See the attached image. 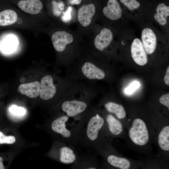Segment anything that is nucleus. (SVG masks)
Listing matches in <instances>:
<instances>
[{"instance_id": "7ed1b4c3", "label": "nucleus", "mask_w": 169, "mask_h": 169, "mask_svg": "<svg viewBox=\"0 0 169 169\" xmlns=\"http://www.w3.org/2000/svg\"><path fill=\"white\" fill-rule=\"evenodd\" d=\"M90 99H75L66 96L61 105V109L70 118L80 120L89 109Z\"/></svg>"}, {"instance_id": "39448f33", "label": "nucleus", "mask_w": 169, "mask_h": 169, "mask_svg": "<svg viewBox=\"0 0 169 169\" xmlns=\"http://www.w3.org/2000/svg\"><path fill=\"white\" fill-rule=\"evenodd\" d=\"M75 38L69 31L60 30L54 33L51 37V40L55 49L59 52H66L70 46L74 43Z\"/></svg>"}, {"instance_id": "b1692460", "label": "nucleus", "mask_w": 169, "mask_h": 169, "mask_svg": "<svg viewBox=\"0 0 169 169\" xmlns=\"http://www.w3.org/2000/svg\"><path fill=\"white\" fill-rule=\"evenodd\" d=\"M120 2L130 10L138 8L140 3L137 0H119Z\"/></svg>"}, {"instance_id": "4468645a", "label": "nucleus", "mask_w": 169, "mask_h": 169, "mask_svg": "<svg viewBox=\"0 0 169 169\" xmlns=\"http://www.w3.org/2000/svg\"><path fill=\"white\" fill-rule=\"evenodd\" d=\"M19 7L23 11L33 14L38 13L43 5L39 0H22L18 3Z\"/></svg>"}, {"instance_id": "7c9ffc66", "label": "nucleus", "mask_w": 169, "mask_h": 169, "mask_svg": "<svg viewBox=\"0 0 169 169\" xmlns=\"http://www.w3.org/2000/svg\"><path fill=\"white\" fill-rule=\"evenodd\" d=\"M3 159L0 156V169H4L5 167L3 163Z\"/></svg>"}, {"instance_id": "a878e982", "label": "nucleus", "mask_w": 169, "mask_h": 169, "mask_svg": "<svg viewBox=\"0 0 169 169\" xmlns=\"http://www.w3.org/2000/svg\"><path fill=\"white\" fill-rule=\"evenodd\" d=\"M16 141L15 137L13 136H6L0 131V144H12Z\"/></svg>"}, {"instance_id": "f8f14e48", "label": "nucleus", "mask_w": 169, "mask_h": 169, "mask_svg": "<svg viewBox=\"0 0 169 169\" xmlns=\"http://www.w3.org/2000/svg\"><path fill=\"white\" fill-rule=\"evenodd\" d=\"M102 12L107 18L114 21L121 17L122 10L118 0H108L106 5L102 9Z\"/></svg>"}, {"instance_id": "5701e85b", "label": "nucleus", "mask_w": 169, "mask_h": 169, "mask_svg": "<svg viewBox=\"0 0 169 169\" xmlns=\"http://www.w3.org/2000/svg\"><path fill=\"white\" fill-rule=\"evenodd\" d=\"M16 38L13 36H8L2 44L3 50L8 53H10L16 49L17 45Z\"/></svg>"}, {"instance_id": "f03ea898", "label": "nucleus", "mask_w": 169, "mask_h": 169, "mask_svg": "<svg viewBox=\"0 0 169 169\" xmlns=\"http://www.w3.org/2000/svg\"><path fill=\"white\" fill-rule=\"evenodd\" d=\"M70 118L62 115L52 121L51 127L53 131L61 136L64 142L76 145L79 143L80 130L78 123L70 122Z\"/></svg>"}, {"instance_id": "2eb2a0df", "label": "nucleus", "mask_w": 169, "mask_h": 169, "mask_svg": "<svg viewBox=\"0 0 169 169\" xmlns=\"http://www.w3.org/2000/svg\"><path fill=\"white\" fill-rule=\"evenodd\" d=\"M40 83L38 81L21 84L18 90L21 94L32 98H36L39 94Z\"/></svg>"}, {"instance_id": "393cba45", "label": "nucleus", "mask_w": 169, "mask_h": 169, "mask_svg": "<svg viewBox=\"0 0 169 169\" xmlns=\"http://www.w3.org/2000/svg\"><path fill=\"white\" fill-rule=\"evenodd\" d=\"M9 111L13 115L18 116H23L26 112L24 108L15 105H12L9 108Z\"/></svg>"}, {"instance_id": "c756f323", "label": "nucleus", "mask_w": 169, "mask_h": 169, "mask_svg": "<svg viewBox=\"0 0 169 169\" xmlns=\"http://www.w3.org/2000/svg\"><path fill=\"white\" fill-rule=\"evenodd\" d=\"M82 0H72L69 2V3L72 5H78L81 2Z\"/></svg>"}, {"instance_id": "0eeeda50", "label": "nucleus", "mask_w": 169, "mask_h": 169, "mask_svg": "<svg viewBox=\"0 0 169 169\" xmlns=\"http://www.w3.org/2000/svg\"><path fill=\"white\" fill-rule=\"evenodd\" d=\"M80 69L83 76L89 79H102L105 76L104 71L92 61L84 62L81 66Z\"/></svg>"}, {"instance_id": "6ab92c4d", "label": "nucleus", "mask_w": 169, "mask_h": 169, "mask_svg": "<svg viewBox=\"0 0 169 169\" xmlns=\"http://www.w3.org/2000/svg\"><path fill=\"white\" fill-rule=\"evenodd\" d=\"M17 14L13 10L7 9L1 11L0 12V26L13 24L17 21Z\"/></svg>"}, {"instance_id": "412c9836", "label": "nucleus", "mask_w": 169, "mask_h": 169, "mask_svg": "<svg viewBox=\"0 0 169 169\" xmlns=\"http://www.w3.org/2000/svg\"><path fill=\"white\" fill-rule=\"evenodd\" d=\"M108 112L115 114L119 119H123L126 116V112L123 107L121 105L112 101H109L104 104Z\"/></svg>"}, {"instance_id": "9d476101", "label": "nucleus", "mask_w": 169, "mask_h": 169, "mask_svg": "<svg viewBox=\"0 0 169 169\" xmlns=\"http://www.w3.org/2000/svg\"><path fill=\"white\" fill-rule=\"evenodd\" d=\"M113 38L111 31L108 28H103L94 38V46L97 50L102 51L110 44Z\"/></svg>"}, {"instance_id": "aec40b11", "label": "nucleus", "mask_w": 169, "mask_h": 169, "mask_svg": "<svg viewBox=\"0 0 169 169\" xmlns=\"http://www.w3.org/2000/svg\"><path fill=\"white\" fill-rule=\"evenodd\" d=\"M107 161L112 166L121 169H128L131 166L130 162L128 159L114 155L108 156Z\"/></svg>"}, {"instance_id": "cd10ccee", "label": "nucleus", "mask_w": 169, "mask_h": 169, "mask_svg": "<svg viewBox=\"0 0 169 169\" xmlns=\"http://www.w3.org/2000/svg\"><path fill=\"white\" fill-rule=\"evenodd\" d=\"M159 102L162 104L166 106L169 109V94L167 93L161 96L159 99Z\"/></svg>"}, {"instance_id": "bb28decb", "label": "nucleus", "mask_w": 169, "mask_h": 169, "mask_svg": "<svg viewBox=\"0 0 169 169\" xmlns=\"http://www.w3.org/2000/svg\"><path fill=\"white\" fill-rule=\"evenodd\" d=\"M139 86V83L137 81H135L132 82L129 86L125 89V92L128 94H131L137 89Z\"/></svg>"}, {"instance_id": "f257e3e1", "label": "nucleus", "mask_w": 169, "mask_h": 169, "mask_svg": "<svg viewBox=\"0 0 169 169\" xmlns=\"http://www.w3.org/2000/svg\"><path fill=\"white\" fill-rule=\"evenodd\" d=\"M105 123L103 117L95 111L93 108H89L84 119L79 143L87 147L93 148L96 146Z\"/></svg>"}, {"instance_id": "423d86ee", "label": "nucleus", "mask_w": 169, "mask_h": 169, "mask_svg": "<svg viewBox=\"0 0 169 169\" xmlns=\"http://www.w3.org/2000/svg\"><path fill=\"white\" fill-rule=\"evenodd\" d=\"M96 12L95 6L93 3L83 5L80 7L77 13V19L79 26L84 28L89 27L92 24Z\"/></svg>"}, {"instance_id": "4be33fe9", "label": "nucleus", "mask_w": 169, "mask_h": 169, "mask_svg": "<svg viewBox=\"0 0 169 169\" xmlns=\"http://www.w3.org/2000/svg\"><path fill=\"white\" fill-rule=\"evenodd\" d=\"M158 143L160 148L165 151L169 150V126L164 127L158 137Z\"/></svg>"}, {"instance_id": "c85d7f7f", "label": "nucleus", "mask_w": 169, "mask_h": 169, "mask_svg": "<svg viewBox=\"0 0 169 169\" xmlns=\"http://www.w3.org/2000/svg\"><path fill=\"white\" fill-rule=\"evenodd\" d=\"M165 83L167 85H169V67L166 69V74L164 78Z\"/></svg>"}, {"instance_id": "6e6552de", "label": "nucleus", "mask_w": 169, "mask_h": 169, "mask_svg": "<svg viewBox=\"0 0 169 169\" xmlns=\"http://www.w3.org/2000/svg\"><path fill=\"white\" fill-rule=\"evenodd\" d=\"M56 90L53 78L51 75H46L41 79L39 94L41 99L45 100L52 99L55 95Z\"/></svg>"}, {"instance_id": "dca6fc26", "label": "nucleus", "mask_w": 169, "mask_h": 169, "mask_svg": "<svg viewBox=\"0 0 169 169\" xmlns=\"http://www.w3.org/2000/svg\"><path fill=\"white\" fill-rule=\"evenodd\" d=\"M71 167L75 169L97 168L94 158L93 156L89 155L79 156L78 160L73 164Z\"/></svg>"}, {"instance_id": "1a4fd4ad", "label": "nucleus", "mask_w": 169, "mask_h": 169, "mask_svg": "<svg viewBox=\"0 0 169 169\" xmlns=\"http://www.w3.org/2000/svg\"><path fill=\"white\" fill-rule=\"evenodd\" d=\"M131 53L133 60L138 65L143 66L147 63V54L142 42L138 38L133 40L131 46Z\"/></svg>"}, {"instance_id": "f3484780", "label": "nucleus", "mask_w": 169, "mask_h": 169, "mask_svg": "<svg viewBox=\"0 0 169 169\" xmlns=\"http://www.w3.org/2000/svg\"><path fill=\"white\" fill-rule=\"evenodd\" d=\"M108 129L110 132L114 135H118L123 131V126L121 122L112 115L107 114L105 117Z\"/></svg>"}, {"instance_id": "a211bd4d", "label": "nucleus", "mask_w": 169, "mask_h": 169, "mask_svg": "<svg viewBox=\"0 0 169 169\" xmlns=\"http://www.w3.org/2000/svg\"><path fill=\"white\" fill-rule=\"evenodd\" d=\"M156 11V13L154 15L155 19L161 25H166L167 18L169 15V7L164 3H161L157 6Z\"/></svg>"}, {"instance_id": "ddd939ff", "label": "nucleus", "mask_w": 169, "mask_h": 169, "mask_svg": "<svg viewBox=\"0 0 169 169\" xmlns=\"http://www.w3.org/2000/svg\"><path fill=\"white\" fill-rule=\"evenodd\" d=\"M142 43L146 54H150L153 53L156 46V37L151 28H146L143 29L141 33Z\"/></svg>"}, {"instance_id": "9b49d317", "label": "nucleus", "mask_w": 169, "mask_h": 169, "mask_svg": "<svg viewBox=\"0 0 169 169\" xmlns=\"http://www.w3.org/2000/svg\"><path fill=\"white\" fill-rule=\"evenodd\" d=\"M58 153L59 161L65 164H74L77 161L79 157L71 145L64 142H63L59 147Z\"/></svg>"}, {"instance_id": "20e7f679", "label": "nucleus", "mask_w": 169, "mask_h": 169, "mask_svg": "<svg viewBox=\"0 0 169 169\" xmlns=\"http://www.w3.org/2000/svg\"><path fill=\"white\" fill-rule=\"evenodd\" d=\"M129 134L131 141L137 145L143 146L147 143L149 140V135L146 125L142 120L139 118L134 120Z\"/></svg>"}]
</instances>
